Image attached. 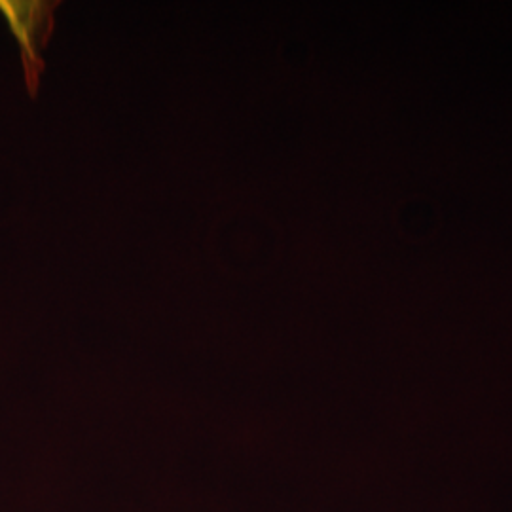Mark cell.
I'll return each instance as SVG.
<instances>
[{
  "label": "cell",
  "mask_w": 512,
  "mask_h": 512,
  "mask_svg": "<svg viewBox=\"0 0 512 512\" xmlns=\"http://www.w3.org/2000/svg\"><path fill=\"white\" fill-rule=\"evenodd\" d=\"M57 0H0V16L18 42L25 88L37 99L40 76L46 69L42 52L55 31Z\"/></svg>",
  "instance_id": "6da1fadb"
}]
</instances>
